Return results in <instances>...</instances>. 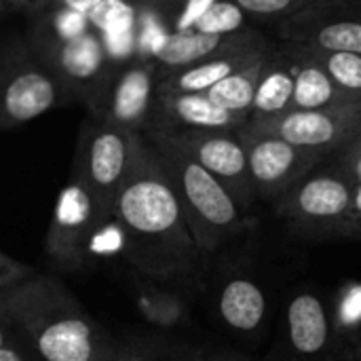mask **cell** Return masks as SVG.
<instances>
[{
	"mask_svg": "<svg viewBox=\"0 0 361 361\" xmlns=\"http://www.w3.org/2000/svg\"><path fill=\"white\" fill-rule=\"evenodd\" d=\"M57 87L55 80L36 68L15 72L0 95V114L11 125H21L38 118L55 106Z\"/></svg>",
	"mask_w": 361,
	"mask_h": 361,
	"instance_id": "16",
	"label": "cell"
},
{
	"mask_svg": "<svg viewBox=\"0 0 361 361\" xmlns=\"http://www.w3.org/2000/svg\"><path fill=\"white\" fill-rule=\"evenodd\" d=\"M0 6H2V2H0Z\"/></svg>",
	"mask_w": 361,
	"mask_h": 361,
	"instance_id": "38",
	"label": "cell"
},
{
	"mask_svg": "<svg viewBox=\"0 0 361 361\" xmlns=\"http://www.w3.org/2000/svg\"><path fill=\"white\" fill-rule=\"evenodd\" d=\"M154 70L152 66H135L123 72L112 89L108 118L110 123L137 131L152 112L154 102Z\"/></svg>",
	"mask_w": 361,
	"mask_h": 361,
	"instance_id": "18",
	"label": "cell"
},
{
	"mask_svg": "<svg viewBox=\"0 0 361 361\" xmlns=\"http://www.w3.org/2000/svg\"><path fill=\"white\" fill-rule=\"evenodd\" d=\"M137 137V131L118 127L106 118L87 129L78 182L91 199L99 228L112 218L114 199L135 159Z\"/></svg>",
	"mask_w": 361,
	"mask_h": 361,
	"instance_id": "5",
	"label": "cell"
},
{
	"mask_svg": "<svg viewBox=\"0 0 361 361\" xmlns=\"http://www.w3.org/2000/svg\"><path fill=\"white\" fill-rule=\"evenodd\" d=\"M305 49V47H302ZM311 51V49H307ZM330 76L347 91L361 93V55L349 51H311Z\"/></svg>",
	"mask_w": 361,
	"mask_h": 361,
	"instance_id": "25",
	"label": "cell"
},
{
	"mask_svg": "<svg viewBox=\"0 0 361 361\" xmlns=\"http://www.w3.org/2000/svg\"><path fill=\"white\" fill-rule=\"evenodd\" d=\"M353 355H355V360L361 361V322L357 324L355 334H353Z\"/></svg>",
	"mask_w": 361,
	"mask_h": 361,
	"instance_id": "33",
	"label": "cell"
},
{
	"mask_svg": "<svg viewBox=\"0 0 361 361\" xmlns=\"http://www.w3.org/2000/svg\"><path fill=\"white\" fill-rule=\"evenodd\" d=\"M106 61V51L102 38L85 32L66 40L61 49V68L76 80H87L95 76Z\"/></svg>",
	"mask_w": 361,
	"mask_h": 361,
	"instance_id": "21",
	"label": "cell"
},
{
	"mask_svg": "<svg viewBox=\"0 0 361 361\" xmlns=\"http://www.w3.org/2000/svg\"><path fill=\"white\" fill-rule=\"evenodd\" d=\"M34 271L30 267H25L23 262L6 256L4 252H0V292L23 281L25 277H30Z\"/></svg>",
	"mask_w": 361,
	"mask_h": 361,
	"instance_id": "27",
	"label": "cell"
},
{
	"mask_svg": "<svg viewBox=\"0 0 361 361\" xmlns=\"http://www.w3.org/2000/svg\"><path fill=\"white\" fill-rule=\"evenodd\" d=\"M146 140L152 144L176 190L186 224L205 258L218 254L247 231V214H243L231 192L180 144L159 127L150 129Z\"/></svg>",
	"mask_w": 361,
	"mask_h": 361,
	"instance_id": "3",
	"label": "cell"
},
{
	"mask_svg": "<svg viewBox=\"0 0 361 361\" xmlns=\"http://www.w3.org/2000/svg\"><path fill=\"white\" fill-rule=\"evenodd\" d=\"M68 4V8H74V11H80L87 15L89 8H93L95 4H99L102 0H63Z\"/></svg>",
	"mask_w": 361,
	"mask_h": 361,
	"instance_id": "31",
	"label": "cell"
},
{
	"mask_svg": "<svg viewBox=\"0 0 361 361\" xmlns=\"http://www.w3.org/2000/svg\"><path fill=\"white\" fill-rule=\"evenodd\" d=\"M353 216L361 231V186H353Z\"/></svg>",
	"mask_w": 361,
	"mask_h": 361,
	"instance_id": "32",
	"label": "cell"
},
{
	"mask_svg": "<svg viewBox=\"0 0 361 361\" xmlns=\"http://www.w3.org/2000/svg\"><path fill=\"white\" fill-rule=\"evenodd\" d=\"M0 361H40L30 349L27 345L13 332L8 341L0 347Z\"/></svg>",
	"mask_w": 361,
	"mask_h": 361,
	"instance_id": "29",
	"label": "cell"
},
{
	"mask_svg": "<svg viewBox=\"0 0 361 361\" xmlns=\"http://www.w3.org/2000/svg\"><path fill=\"white\" fill-rule=\"evenodd\" d=\"M330 163L347 176V180L353 186H361V135L357 140L349 142L347 146H343L332 159Z\"/></svg>",
	"mask_w": 361,
	"mask_h": 361,
	"instance_id": "26",
	"label": "cell"
},
{
	"mask_svg": "<svg viewBox=\"0 0 361 361\" xmlns=\"http://www.w3.org/2000/svg\"><path fill=\"white\" fill-rule=\"evenodd\" d=\"M275 40H269L258 47L241 49V51H228L222 55H214L209 59L197 61L186 68L169 70V76H165L157 85V93H205L209 87L226 78L228 74L245 68L254 59H258L262 53H267Z\"/></svg>",
	"mask_w": 361,
	"mask_h": 361,
	"instance_id": "15",
	"label": "cell"
},
{
	"mask_svg": "<svg viewBox=\"0 0 361 361\" xmlns=\"http://www.w3.org/2000/svg\"><path fill=\"white\" fill-rule=\"evenodd\" d=\"M11 2H15V4H30L32 6V4H38L40 0H11Z\"/></svg>",
	"mask_w": 361,
	"mask_h": 361,
	"instance_id": "37",
	"label": "cell"
},
{
	"mask_svg": "<svg viewBox=\"0 0 361 361\" xmlns=\"http://www.w3.org/2000/svg\"><path fill=\"white\" fill-rule=\"evenodd\" d=\"M129 264L152 283L188 286L199 279L205 254L199 250L176 190L152 148L140 135L133 165L112 205Z\"/></svg>",
	"mask_w": 361,
	"mask_h": 361,
	"instance_id": "1",
	"label": "cell"
},
{
	"mask_svg": "<svg viewBox=\"0 0 361 361\" xmlns=\"http://www.w3.org/2000/svg\"><path fill=\"white\" fill-rule=\"evenodd\" d=\"M286 332L294 353L302 357L324 355L334 332L328 305L311 292L294 296L286 311Z\"/></svg>",
	"mask_w": 361,
	"mask_h": 361,
	"instance_id": "14",
	"label": "cell"
},
{
	"mask_svg": "<svg viewBox=\"0 0 361 361\" xmlns=\"http://www.w3.org/2000/svg\"><path fill=\"white\" fill-rule=\"evenodd\" d=\"M137 13L125 0H102L87 11V21L102 36H118L137 30Z\"/></svg>",
	"mask_w": 361,
	"mask_h": 361,
	"instance_id": "22",
	"label": "cell"
},
{
	"mask_svg": "<svg viewBox=\"0 0 361 361\" xmlns=\"http://www.w3.org/2000/svg\"><path fill=\"white\" fill-rule=\"evenodd\" d=\"M190 27L205 34H233L247 27V15L233 0H214Z\"/></svg>",
	"mask_w": 361,
	"mask_h": 361,
	"instance_id": "23",
	"label": "cell"
},
{
	"mask_svg": "<svg viewBox=\"0 0 361 361\" xmlns=\"http://www.w3.org/2000/svg\"><path fill=\"white\" fill-rule=\"evenodd\" d=\"M209 361H247V360H243V357H239V355H226V353H222V355H216L214 360H209Z\"/></svg>",
	"mask_w": 361,
	"mask_h": 361,
	"instance_id": "36",
	"label": "cell"
},
{
	"mask_svg": "<svg viewBox=\"0 0 361 361\" xmlns=\"http://www.w3.org/2000/svg\"><path fill=\"white\" fill-rule=\"evenodd\" d=\"M214 0H190V4H188V8L184 11V15H182V19H180V23H178V30H186V27H190L192 25V21L212 4Z\"/></svg>",
	"mask_w": 361,
	"mask_h": 361,
	"instance_id": "30",
	"label": "cell"
},
{
	"mask_svg": "<svg viewBox=\"0 0 361 361\" xmlns=\"http://www.w3.org/2000/svg\"><path fill=\"white\" fill-rule=\"evenodd\" d=\"M239 135L247 152L256 199L262 203H275L309 171L328 161L317 152L305 150L269 133L252 131L245 125L239 129Z\"/></svg>",
	"mask_w": 361,
	"mask_h": 361,
	"instance_id": "8",
	"label": "cell"
},
{
	"mask_svg": "<svg viewBox=\"0 0 361 361\" xmlns=\"http://www.w3.org/2000/svg\"><path fill=\"white\" fill-rule=\"evenodd\" d=\"M108 361H146V360H142V357H137V355H125V353H116V351L112 349V353H110Z\"/></svg>",
	"mask_w": 361,
	"mask_h": 361,
	"instance_id": "34",
	"label": "cell"
},
{
	"mask_svg": "<svg viewBox=\"0 0 361 361\" xmlns=\"http://www.w3.org/2000/svg\"><path fill=\"white\" fill-rule=\"evenodd\" d=\"M269 305L264 290L250 277H231L218 294V313L222 322L241 334L256 332L264 317Z\"/></svg>",
	"mask_w": 361,
	"mask_h": 361,
	"instance_id": "19",
	"label": "cell"
},
{
	"mask_svg": "<svg viewBox=\"0 0 361 361\" xmlns=\"http://www.w3.org/2000/svg\"><path fill=\"white\" fill-rule=\"evenodd\" d=\"M57 32H59L66 40L85 34V32H87V15L80 13V11H74V8L63 11V13L57 17Z\"/></svg>",
	"mask_w": 361,
	"mask_h": 361,
	"instance_id": "28",
	"label": "cell"
},
{
	"mask_svg": "<svg viewBox=\"0 0 361 361\" xmlns=\"http://www.w3.org/2000/svg\"><path fill=\"white\" fill-rule=\"evenodd\" d=\"M283 44L292 53L296 72L292 110H361V93L343 89L311 51Z\"/></svg>",
	"mask_w": 361,
	"mask_h": 361,
	"instance_id": "12",
	"label": "cell"
},
{
	"mask_svg": "<svg viewBox=\"0 0 361 361\" xmlns=\"http://www.w3.org/2000/svg\"><path fill=\"white\" fill-rule=\"evenodd\" d=\"M176 144H180L201 167H205L235 199V203L250 214L256 199L247 152L239 131L226 129H188V127H159Z\"/></svg>",
	"mask_w": 361,
	"mask_h": 361,
	"instance_id": "6",
	"label": "cell"
},
{
	"mask_svg": "<svg viewBox=\"0 0 361 361\" xmlns=\"http://www.w3.org/2000/svg\"><path fill=\"white\" fill-rule=\"evenodd\" d=\"M233 2L239 4L245 11V15L279 23L294 15L307 13L311 8H317L330 2H338V0H233Z\"/></svg>",
	"mask_w": 361,
	"mask_h": 361,
	"instance_id": "24",
	"label": "cell"
},
{
	"mask_svg": "<svg viewBox=\"0 0 361 361\" xmlns=\"http://www.w3.org/2000/svg\"><path fill=\"white\" fill-rule=\"evenodd\" d=\"M271 205L279 220L311 239L361 237L353 216V184L330 161L309 171Z\"/></svg>",
	"mask_w": 361,
	"mask_h": 361,
	"instance_id": "4",
	"label": "cell"
},
{
	"mask_svg": "<svg viewBox=\"0 0 361 361\" xmlns=\"http://www.w3.org/2000/svg\"><path fill=\"white\" fill-rule=\"evenodd\" d=\"M245 127L281 137L330 161L361 135V110H288L267 118H247Z\"/></svg>",
	"mask_w": 361,
	"mask_h": 361,
	"instance_id": "7",
	"label": "cell"
},
{
	"mask_svg": "<svg viewBox=\"0 0 361 361\" xmlns=\"http://www.w3.org/2000/svg\"><path fill=\"white\" fill-rule=\"evenodd\" d=\"M275 47V44H273ZM271 47V49H273ZM269 49V51H271ZM267 53H262L258 59H254L252 63H247L245 68L228 74L226 78H222L220 82H216L214 87H209L205 91V95L220 108L228 110V112H237V114H245L250 116L252 104H254V93H256V85H258V76L260 70L264 66Z\"/></svg>",
	"mask_w": 361,
	"mask_h": 361,
	"instance_id": "20",
	"label": "cell"
},
{
	"mask_svg": "<svg viewBox=\"0 0 361 361\" xmlns=\"http://www.w3.org/2000/svg\"><path fill=\"white\" fill-rule=\"evenodd\" d=\"M11 334H13L11 326H8V324H6V322H4V319L0 317V347H2V345H4V343L8 341V336H11Z\"/></svg>",
	"mask_w": 361,
	"mask_h": 361,
	"instance_id": "35",
	"label": "cell"
},
{
	"mask_svg": "<svg viewBox=\"0 0 361 361\" xmlns=\"http://www.w3.org/2000/svg\"><path fill=\"white\" fill-rule=\"evenodd\" d=\"M99 231L91 199L85 186L74 180L68 184L55 205L51 228L47 235V254L68 271L80 269L87 262L91 239Z\"/></svg>",
	"mask_w": 361,
	"mask_h": 361,
	"instance_id": "10",
	"label": "cell"
},
{
	"mask_svg": "<svg viewBox=\"0 0 361 361\" xmlns=\"http://www.w3.org/2000/svg\"><path fill=\"white\" fill-rule=\"evenodd\" d=\"M157 127L188 129H226L239 131L250 116L228 112L216 106L205 93H157L154 97Z\"/></svg>",
	"mask_w": 361,
	"mask_h": 361,
	"instance_id": "13",
	"label": "cell"
},
{
	"mask_svg": "<svg viewBox=\"0 0 361 361\" xmlns=\"http://www.w3.org/2000/svg\"><path fill=\"white\" fill-rule=\"evenodd\" d=\"M294 87L296 72L292 53L283 42L277 40L260 70L250 118H267L292 110Z\"/></svg>",
	"mask_w": 361,
	"mask_h": 361,
	"instance_id": "17",
	"label": "cell"
},
{
	"mask_svg": "<svg viewBox=\"0 0 361 361\" xmlns=\"http://www.w3.org/2000/svg\"><path fill=\"white\" fill-rule=\"evenodd\" d=\"M264 42H269V38H264L258 30H252V27H245L233 34H205V32L186 27V30H176L171 34H165L163 42L154 51V59L165 70H178V68H186L197 61L209 59L214 55L241 51V49L258 47Z\"/></svg>",
	"mask_w": 361,
	"mask_h": 361,
	"instance_id": "11",
	"label": "cell"
},
{
	"mask_svg": "<svg viewBox=\"0 0 361 361\" xmlns=\"http://www.w3.org/2000/svg\"><path fill=\"white\" fill-rule=\"evenodd\" d=\"M277 40L311 51L361 55V0H338L275 23Z\"/></svg>",
	"mask_w": 361,
	"mask_h": 361,
	"instance_id": "9",
	"label": "cell"
},
{
	"mask_svg": "<svg viewBox=\"0 0 361 361\" xmlns=\"http://www.w3.org/2000/svg\"><path fill=\"white\" fill-rule=\"evenodd\" d=\"M0 317L40 361H108L112 353L74 294L47 275L2 290Z\"/></svg>",
	"mask_w": 361,
	"mask_h": 361,
	"instance_id": "2",
	"label": "cell"
}]
</instances>
